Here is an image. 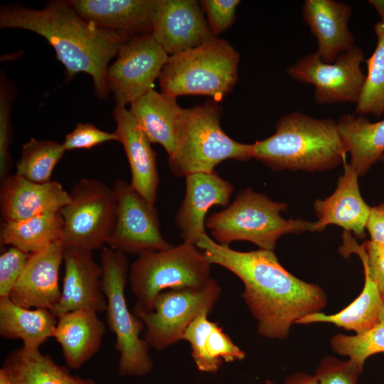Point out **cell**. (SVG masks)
Returning <instances> with one entry per match:
<instances>
[{"label":"cell","instance_id":"6","mask_svg":"<svg viewBox=\"0 0 384 384\" xmlns=\"http://www.w3.org/2000/svg\"><path fill=\"white\" fill-rule=\"evenodd\" d=\"M287 207L286 203L274 201L247 187L237 194L229 206L210 214L205 224L220 245L229 246L233 241L245 240L260 249L274 250L282 235L311 232V222L287 220L280 215Z\"/></svg>","mask_w":384,"mask_h":384},{"label":"cell","instance_id":"30","mask_svg":"<svg viewBox=\"0 0 384 384\" xmlns=\"http://www.w3.org/2000/svg\"><path fill=\"white\" fill-rule=\"evenodd\" d=\"M369 3L380 17L374 25L377 43L372 55L366 60L368 73L356 114L378 117L384 114V0H370Z\"/></svg>","mask_w":384,"mask_h":384},{"label":"cell","instance_id":"15","mask_svg":"<svg viewBox=\"0 0 384 384\" xmlns=\"http://www.w3.org/2000/svg\"><path fill=\"white\" fill-rule=\"evenodd\" d=\"M65 249L63 240H58L29 255L9 294L13 303L26 309L50 311L57 306L61 297L58 276Z\"/></svg>","mask_w":384,"mask_h":384},{"label":"cell","instance_id":"42","mask_svg":"<svg viewBox=\"0 0 384 384\" xmlns=\"http://www.w3.org/2000/svg\"><path fill=\"white\" fill-rule=\"evenodd\" d=\"M265 384H319L314 375L298 372L286 378L282 383H275L266 380Z\"/></svg>","mask_w":384,"mask_h":384},{"label":"cell","instance_id":"21","mask_svg":"<svg viewBox=\"0 0 384 384\" xmlns=\"http://www.w3.org/2000/svg\"><path fill=\"white\" fill-rule=\"evenodd\" d=\"M69 199V193L58 181L39 183L15 173L1 181V214L4 222L25 220L60 210Z\"/></svg>","mask_w":384,"mask_h":384},{"label":"cell","instance_id":"7","mask_svg":"<svg viewBox=\"0 0 384 384\" xmlns=\"http://www.w3.org/2000/svg\"><path fill=\"white\" fill-rule=\"evenodd\" d=\"M210 265L203 252L188 242L139 255L129 273L130 287L137 298L134 306L151 311L156 298L164 291L205 288L213 279Z\"/></svg>","mask_w":384,"mask_h":384},{"label":"cell","instance_id":"11","mask_svg":"<svg viewBox=\"0 0 384 384\" xmlns=\"http://www.w3.org/2000/svg\"><path fill=\"white\" fill-rule=\"evenodd\" d=\"M364 60L363 50L356 46L332 63L322 61L315 51L289 66L287 73L298 82L314 85V100L319 105L356 104L366 78L361 68Z\"/></svg>","mask_w":384,"mask_h":384},{"label":"cell","instance_id":"24","mask_svg":"<svg viewBox=\"0 0 384 384\" xmlns=\"http://www.w3.org/2000/svg\"><path fill=\"white\" fill-rule=\"evenodd\" d=\"M129 110L149 142L159 144L171 156L185 111L176 98L152 88L132 102Z\"/></svg>","mask_w":384,"mask_h":384},{"label":"cell","instance_id":"31","mask_svg":"<svg viewBox=\"0 0 384 384\" xmlns=\"http://www.w3.org/2000/svg\"><path fill=\"white\" fill-rule=\"evenodd\" d=\"M65 151L62 143L31 137L22 146L16 174L33 182H49Z\"/></svg>","mask_w":384,"mask_h":384},{"label":"cell","instance_id":"35","mask_svg":"<svg viewBox=\"0 0 384 384\" xmlns=\"http://www.w3.org/2000/svg\"><path fill=\"white\" fill-rule=\"evenodd\" d=\"M16 95L14 85L4 75L0 78V179L8 176L11 168L9 147L12 139L11 112Z\"/></svg>","mask_w":384,"mask_h":384},{"label":"cell","instance_id":"1","mask_svg":"<svg viewBox=\"0 0 384 384\" xmlns=\"http://www.w3.org/2000/svg\"><path fill=\"white\" fill-rule=\"evenodd\" d=\"M196 245L211 265L227 269L242 281L241 296L257 321L260 336L284 339L299 319L326 304L323 289L289 272L273 250L237 251L217 243L207 233Z\"/></svg>","mask_w":384,"mask_h":384},{"label":"cell","instance_id":"2","mask_svg":"<svg viewBox=\"0 0 384 384\" xmlns=\"http://www.w3.org/2000/svg\"><path fill=\"white\" fill-rule=\"evenodd\" d=\"M0 28L24 29L45 38L64 65L66 78L71 80L80 73L89 74L100 100L110 93L105 79L109 62L132 37L93 26L77 14L68 1L61 0L50 1L40 9L4 6Z\"/></svg>","mask_w":384,"mask_h":384},{"label":"cell","instance_id":"13","mask_svg":"<svg viewBox=\"0 0 384 384\" xmlns=\"http://www.w3.org/2000/svg\"><path fill=\"white\" fill-rule=\"evenodd\" d=\"M117 199L114 228L110 247L124 253L140 255L164 250L173 245L163 237L158 213L127 181L119 179L112 187Z\"/></svg>","mask_w":384,"mask_h":384},{"label":"cell","instance_id":"41","mask_svg":"<svg viewBox=\"0 0 384 384\" xmlns=\"http://www.w3.org/2000/svg\"><path fill=\"white\" fill-rule=\"evenodd\" d=\"M366 230L371 241L384 246V202L370 207Z\"/></svg>","mask_w":384,"mask_h":384},{"label":"cell","instance_id":"25","mask_svg":"<svg viewBox=\"0 0 384 384\" xmlns=\"http://www.w3.org/2000/svg\"><path fill=\"white\" fill-rule=\"evenodd\" d=\"M336 124L350 154L348 164L358 176H365L384 154V119L371 122L362 115L343 114Z\"/></svg>","mask_w":384,"mask_h":384},{"label":"cell","instance_id":"29","mask_svg":"<svg viewBox=\"0 0 384 384\" xmlns=\"http://www.w3.org/2000/svg\"><path fill=\"white\" fill-rule=\"evenodd\" d=\"M63 220L60 210L40 214L25 220L1 223L0 242L32 254L51 243L63 240Z\"/></svg>","mask_w":384,"mask_h":384},{"label":"cell","instance_id":"44","mask_svg":"<svg viewBox=\"0 0 384 384\" xmlns=\"http://www.w3.org/2000/svg\"><path fill=\"white\" fill-rule=\"evenodd\" d=\"M380 161H382L384 163V154L381 156Z\"/></svg>","mask_w":384,"mask_h":384},{"label":"cell","instance_id":"33","mask_svg":"<svg viewBox=\"0 0 384 384\" xmlns=\"http://www.w3.org/2000/svg\"><path fill=\"white\" fill-rule=\"evenodd\" d=\"M208 313L197 316L184 331L182 340L190 344L191 356L197 369L204 373H215L223 363L213 359L206 350V342L212 329L217 324L208 319Z\"/></svg>","mask_w":384,"mask_h":384},{"label":"cell","instance_id":"27","mask_svg":"<svg viewBox=\"0 0 384 384\" xmlns=\"http://www.w3.org/2000/svg\"><path fill=\"white\" fill-rule=\"evenodd\" d=\"M1 368L14 384H96L92 378L71 374L50 355L28 351L23 346L8 354Z\"/></svg>","mask_w":384,"mask_h":384},{"label":"cell","instance_id":"14","mask_svg":"<svg viewBox=\"0 0 384 384\" xmlns=\"http://www.w3.org/2000/svg\"><path fill=\"white\" fill-rule=\"evenodd\" d=\"M151 34L169 56L216 37L196 0H156Z\"/></svg>","mask_w":384,"mask_h":384},{"label":"cell","instance_id":"38","mask_svg":"<svg viewBox=\"0 0 384 384\" xmlns=\"http://www.w3.org/2000/svg\"><path fill=\"white\" fill-rule=\"evenodd\" d=\"M110 141H118L114 132L102 131L90 123H79L71 132L65 136L62 144L65 150L68 151L90 149Z\"/></svg>","mask_w":384,"mask_h":384},{"label":"cell","instance_id":"18","mask_svg":"<svg viewBox=\"0 0 384 384\" xmlns=\"http://www.w3.org/2000/svg\"><path fill=\"white\" fill-rule=\"evenodd\" d=\"M343 164V174L333 193L313 204L317 220L311 222V232H321L327 225H335L363 239L370 207L361 196L358 174L346 161Z\"/></svg>","mask_w":384,"mask_h":384},{"label":"cell","instance_id":"3","mask_svg":"<svg viewBox=\"0 0 384 384\" xmlns=\"http://www.w3.org/2000/svg\"><path fill=\"white\" fill-rule=\"evenodd\" d=\"M275 129L271 137L252 144V158L273 171H322L346 161L348 152L333 118L294 111L280 117Z\"/></svg>","mask_w":384,"mask_h":384},{"label":"cell","instance_id":"5","mask_svg":"<svg viewBox=\"0 0 384 384\" xmlns=\"http://www.w3.org/2000/svg\"><path fill=\"white\" fill-rule=\"evenodd\" d=\"M221 113L222 107L213 100L185 109L175 150L168 159L174 175L211 173L225 160L252 159V144L236 142L223 131Z\"/></svg>","mask_w":384,"mask_h":384},{"label":"cell","instance_id":"39","mask_svg":"<svg viewBox=\"0 0 384 384\" xmlns=\"http://www.w3.org/2000/svg\"><path fill=\"white\" fill-rule=\"evenodd\" d=\"M29 257L17 248L10 247L0 256V298L9 297Z\"/></svg>","mask_w":384,"mask_h":384},{"label":"cell","instance_id":"37","mask_svg":"<svg viewBox=\"0 0 384 384\" xmlns=\"http://www.w3.org/2000/svg\"><path fill=\"white\" fill-rule=\"evenodd\" d=\"M213 34L218 37L233 24L239 0L199 1Z\"/></svg>","mask_w":384,"mask_h":384},{"label":"cell","instance_id":"9","mask_svg":"<svg viewBox=\"0 0 384 384\" xmlns=\"http://www.w3.org/2000/svg\"><path fill=\"white\" fill-rule=\"evenodd\" d=\"M69 197L60 210L65 246L92 252L107 244L116 220L113 188L100 180L83 178L73 186Z\"/></svg>","mask_w":384,"mask_h":384},{"label":"cell","instance_id":"17","mask_svg":"<svg viewBox=\"0 0 384 384\" xmlns=\"http://www.w3.org/2000/svg\"><path fill=\"white\" fill-rule=\"evenodd\" d=\"M185 178V196L176 212L175 221L183 241L196 245L206 233L208 211L213 206H227L234 187L215 171L192 174Z\"/></svg>","mask_w":384,"mask_h":384},{"label":"cell","instance_id":"4","mask_svg":"<svg viewBox=\"0 0 384 384\" xmlns=\"http://www.w3.org/2000/svg\"><path fill=\"white\" fill-rule=\"evenodd\" d=\"M240 57L228 41L219 37L170 55L158 78L161 92L174 98L206 95L219 102L238 81Z\"/></svg>","mask_w":384,"mask_h":384},{"label":"cell","instance_id":"40","mask_svg":"<svg viewBox=\"0 0 384 384\" xmlns=\"http://www.w3.org/2000/svg\"><path fill=\"white\" fill-rule=\"evenodd\" d=\"M206 350L213 359L222 363L242 361L245 358V353L233 343L218 324L208 337Z\"/></svg>","mask_w":384,"mask_h":384},{"label":"cell","instance_id":"26","mask_svg":"<svg viewBox=\"0 0 384 384\" xmlns=\"http://www.w3.org/2000/svg\"><path fill=\"white\" fill-rule=\"evenodd\" d=\"M58 318L47 309H26L9 297L0 298V335L4 338L21 339L28 351H39L41 344L53 337Z\"/></svg>","mask_w":384,"mask_h":384},{"label":"cell","instance_id":"36","mask_svg":"<svg viewBox=\"0 0 384 384\" xmlns=\"http://www.w3.org/2000/svg\"><path fill=\"white\" fill-rule=\"evenodd\" d=\"M363 366L349 358L341 361L326 356L320 362L314 376L319 384H357Z\"/></svg>","mask_w":384,"mask_h":384},{"label":"cell","instance_id":"10","mask_svg":"<svg viewBox=\"0 0 384 384\" xmlns=\"http://www.w3.org/2000/svg\"><path fill=\"white\" fill-rule=\"evenodd\" d=\"M221 292L213 278L200 290L169 289L160 293L154 309L144 311L134 305L132 312L144 324L143 339L149 347L161 351L182 340L189 324L199 314L213 310Z\"/></svg>","mask_w":384,"mask_h":384},{"label":"cell","instance_id":"34","mask_svg":"<svg viewBox=\"0 0 384 384\" xmlns=\"http://www.w3.org/2000/svg\"><path fill=\"white\" fill-rule=\"evenodd\" d=\"M343 245L339 248L340 253L346 256L355 253L359 256L363 269L368 272L384 301V246L370 240L359 245L351 233L347 231L343 234Z\"/></svg>","mask_w":384,"mask_h":384},{"label":"cell","instance_id":"32","mask_svg":"<svg viewBox=\"0 0 384 384\" xmlns=\"http://www.w3.org/2000/svg\"><path fill=\"white\" fill-rule=\"evenodd\" d=\"M330 345L338 354L346 356L363 366L369 356L384 353V316L377 325L363 334L334 335Z\"/></svg>","mask_w":384,"mask_h":384},{"label":"cell","instance_id":"19","mask_svg":"<svg viewBox=\"0 0 384 384\" xmlns=\"http://www.w3.org/2000/svg\"><path fill=\"white\" fill-rule=\"evenodd\" d=\"M77 14L93 26L129 36L151 33L156 0H70Z\"/></svg>","mask_w":384,"mask_h":384},{"label":"cell","instance_id":"43","mask_svg":"<svg viewBox=\"0 0 384 384\" xmlns=\"http://www.w3.org/2000/svg\"><path fill=\"white\" fill-rule=\"evenodd\" d=\"M0 384H14L6 373L2 369H0Z\"/></svg>","mask_w":384,"mask_h":384},{"label":"cell","instance_id":"23","mask_svg":"<svg viewBox=\"0 0 384 384\" xmlns=\"http://www.w3.org/2000/svg\"><path fill=\"white\" fill-rule=\"evenodd\" d=\"M97 314L82 309L58 317L53 337L60 345L66 365L71 369L82 366L101 346L105 325Z\"/></svg>","mask_w":384,"mask_h":384},{"label":"cell","instance_id":"22","mask_svg":"<svg viewBox=\"0 0 384 384\" xmlns=\"http://www.w3.org/2000/svg\"><path fill=\"white\" fill-rule=\"evenodd\" d=\"M112 117L114 133L124 149L131 171V186L151 204L155 203L159 184L156 154L151 142L126 107L115 105Z\"/></svg>","mask_w":384,"mask_h":384},{"label":"cell","instance_id":"8","mask_svg":"<svg viewBox=\"0 0 384 384\" xmlns=\"http://www.w3.org/2000/svg\"><path fill=\"white\" fill-rule=\"evenodd\" d=\"M101 265L103 291L107 302V324L115 335L114 346L119 353L118 373L121 376L146 375L153 368V361L149 346L140 338L144 324L127 304L124 289L129 272L125 253L104 247Z\"/></svg>","mask_w":384,"mask_h":384},{"label":"cell","instance_id":"16","mask_svg":"<svg viewBox=\"0 0 384 384\" xmlns=\"http://www.w3.org/2000/svg\"><path fill=\"white\" fill-rule=\"evenodd\" d=\"M65 274L59 303L51 311L58 318L78 309L105 311L107 302L103 291V270L92 252L77 247H65Z\"/></svg>","mask_w":384,"mask_h":384},{"label":"cell","instance_id":"28","mask_svg":"<svg viewBox=\"0 0 384 384\" xmlns=\"http://www.w3.org/2000/svg\"><path fill=\"white\" fill-rule=\"evenodd\" d=\"M363 270L364 287L351 304L335 314L328 315L320 311L309 314L296 324L330 323L353 331L356 335L363 334L377 325L384 316V301L368 272Z\"/></svg>","mask_w":384,"mask_h":384},{"label":"cell","instance_id":"20","mask_svg":"<svg viewBox=\"0 0 384 384\" xmlns=\"http://www.w3.org/2000/svg\"><path fill=\"white\" fill-rule=\"evenodd\" d=\"M302 16L316 39V53L322 61L332 63L339 55L355 46L348 28L352 16L348 4L335 0H305Z\"/></svg>","mask_w":384,"mask_h":384},{"label":"cell","instance_id":"12","mask_svg":"<svg viewBox=\"0 0 384 384\" xmlns=\"http://www.w3.org/2000/svg\"><path fill=\"white\" fill-rule=\"evenodd\" d=\"M168 58L151 33L129 38L105 74L107 89L113 94L116 105L126 107L152 89Z\"/></svg>","mask_w":384,"mask_h":384}]
</instances>
